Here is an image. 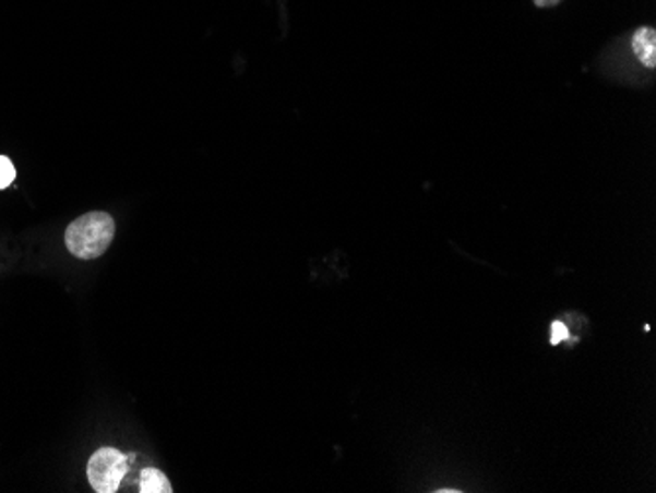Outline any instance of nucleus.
I'll list each match as a JSON object with an SVG mask.
<instances>
[{"label":"nucleus","instance_id":"nucleus-4","mask_svg":"<svg viewBox=\"0 0 656 493\" xmlns=\"http://www.w3.org/2000/svg\"><path fill=\"white\" fill-rule=\"evenodd\" d=\"M140 492L142 493H171L174 488L166 478V473L157 468H146L140 473Z\"/></svg>","mask_w":656,"mask_h":493},{"label":"nucleus","instance_id":"nucleus-2","mask_svg":"<svg viewBox=\"0 0 656 493\" xmlns=\"http://www.w3.org/2000/svg\"><path fill=\"white\" fill-rule=\"evenodd\" d=\"M128 473L127 456L117 448H98L88 458L87 478L91 488L98 493H115Z\"/></svg>","mask_w":656,"mask_h":493},{"label":"nucleus","instance_id":"nucleus-1","mask_svg":"<svg viewBox=\"0 0 656 493\" xmlns=\"http://www.w3.org/2000/svg\"><path fill=\"white\" fill-rule=\"evenodd\" d=\"M115 232V218L103 211H93L69 225L65 230V246L79 260H95L110 248Z\"/></svg>","mask_w":656,"mask_h":493},{"label":"nucleus","instance_id":"nucleus-7","mask_svg":"<svg viewBox=\"0 0 656 493\" xmlns=\"http://www.w3.org/2000/svg\"><path fill=\"white\" fill-rule=\"evenodd\" d=\"M537 2V7H554V4H559L560 0H535Z\"/></svg>","mask_w":656,"mask_h":493},{"label":"nucleus","instance_id":"nucleus-5","mask_svg":"<svg viewBox=\"0 0 656 493\" xmlns=\"http://www.w3.org/2000/svg\"><path fill=\"white\" fill-rule=\"evenodd\" d=\"M14 178H16V169L12 166V161L7 156H0V189L12 185Z\"/></svg>","mask_w":656,"mask_h":493},{"label":"nucleus","instance_id":"nucleus-6","mask_svg":"<svg viewBox=\"0 0 656 493\" xmlns=\"http://www.w3.org/2000/svg\"><path fill=\"white\" fill-rule=\"evenodd\" d=\"M569 338H570V330H569V326H566V323H562V321H554V323H552V325H550V336H549L550 345H552V346L562 345V342H564V340H569Z\"/></svg>","mask_w":656,"mask_h":493},{"label":"nucleus","instance_id":"nucleus-3","mask_svg":"<svg viewBox=\"0 0 656 493\" xmlns=\"http://www.w3.org/2000/svg\"><path fill=\"white\" fill-rule=\"evenodd\" d=\"M631 46H633V53L637 56V60L641 61L645 68H648V70H653L656 65L655 28H651V26L639 28V31L633 34Z\"/></svg>","mask_w":656,"mask_h":493}]
</instances>
